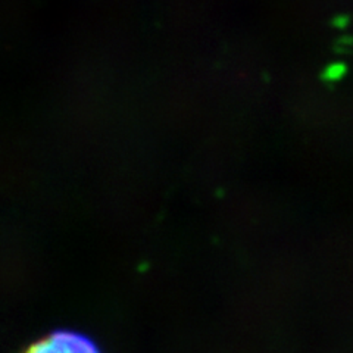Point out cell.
<instances>
[{
  "label": "cell",
  "mask_w": 353,
  "mask_h": 353,
  "mask_svg": "<svg viewBox=\"0 0 353 353\" xmlns=\"http://www.w3.org/2000/svg\"><path fill=\"white\" fill-rule=\"evenodd\" d=\"M22 353H101V350L88 337L61 330L31 343Z\"/></svg>",
  "instance_id": "cell-1"
}]
</instances>
